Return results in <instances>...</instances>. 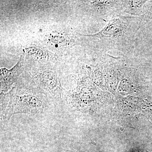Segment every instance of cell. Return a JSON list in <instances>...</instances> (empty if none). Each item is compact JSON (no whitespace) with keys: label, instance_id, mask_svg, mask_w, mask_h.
<instances>
[{"label":"cell","instance_id":"obj_1","mask_svg":"<svg viewBox=\"0 0 152 152\" xmlns=\"http://www.w3.org/2000/svg\"><path fill=\"white\" fill-rule=\"evenodd\" d=\"M24 89H13L7 94L1 93V119L7 121L15 114L42 113L46 107V96Z\"/></svg>","mask_w":152,"mask_h":152},{"label":"cell","instance_id":"obj_2","mask_svg":"<svg viewBox=\"0 0 152 152\" xmlns=\"http://www.w3.org/2000/svg\"><path fill=\"white\" fill-rule=\"evenodd\" d=\"M32 78L46 97L56 101L61 99L63 88L59 76L56 72L49 69L37 71L34 74Z\"/></svg>","mask_w":152,"mask_h":152},{"label":"cell","instance_id":"obj_3","mask_svg":"<svg viewBox=\"0 0 152 152\" xmlns=\"http://www.w3.org/2000/svg\"><path fill=\"white\" fill-rule=\"evenodd\" d=\"M22 61L20 60L11 69L5 68L1 69V89L2 93L8 91L16 81L21 72Z\"/></svg>","mask_w":152,"mask_h":152},{"label":"cell","instance_id":"obj_4","mask_svg":"<svg viewBox=\"0 0 152 152\" xmlns=\"http://www.w3.org/2000/svg\"><path fill=\"white\" fill-rule=\"evenodd\" d=\"M49 42L55 47H66L69 43V40L65 36L59 34H53L48 38Z\"/></svg>","mask_w":152,"mask_h":152},{"label":"cell","instance_id":"obj_5","mask_svg":"<svg viewBox=\"0 0 152 152\" xmlns=\"http://www.w3.org/2000/svg\"><path fill=\"white\" fill-rule=\"evenodd\" d=\"M24 50L27 54L37 59H42L46 56V52L45 50L34 46L26 47Z\"/></svg>","mask_w":152,"mask_h":152}]
</instances>
